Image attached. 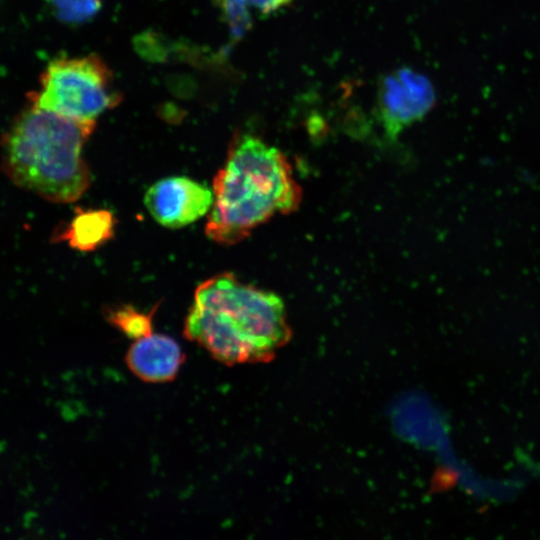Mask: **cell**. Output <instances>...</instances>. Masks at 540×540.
<instances>
[{
	"label": "cell",
	"instance_id": "obj_3",
	"mask_svg": "<svg viewBox=\"0 0 540 540\" xmlns=\"http://www.w3.org/2000/svg\"><path fill=\"white\" fill-rule=\"evenodd\" d=\"M95 121H80L29 101L3 138V167L12 182L48 201L77 200L90 184L83 147Z\"/></svg>",
	"mask_w": 540,
	"mask_h": 540
},
{
	"label": "cell",
	"instance_id": "obj_9",
	"mask_svg": "<svg viewBox=\"0 0 540 540\" xmlns=\"http://www.w3.org/2000/svg\"><path fill=\"white\" fill-rule=\"evenodd\" d=\"M155 308L149 313H144L136 308L123 305L108 309L107 320L122 333L132 339H140L152 332V318Z\"/></svg>",
	"mask_w": 540,
	"mask_h": 540
},
{
	"label": "cell",
	"instance_id": "obj_12",
	"mask_svg": "<svg viewBox=\"0 0 540 540\" xmlns=\"http://www.w3.org/2000/svg\"><path fill=\"white\" fill-rule=\"evenodd\" d=\"M272 1L275 4L276 8L279 9L282 6H285V5L289 4L293 0H272Z\"/></svg>",
	"mask_w": 540,
	"mask_h": 540
},
{
	"label": "cell",
	"instance_id": "obj_4",
	"mask_svg": "<svg viewBox=\"0 0 540 540\" xmlns=\"http://www.w3.org/2000/svg\"><path fill=\"white\" fill-rule=\"evenodd\" d=\"M33 104L80 120L95 121L120 102L113 75L97 55L61 57L40 75L39 89L29 94Z\"/></svg>",
	"mask_w": 540,
	"mask_h": 540
},
{
	"label": "cell",
	"instance_id": "obj_6",
	"mask_svg": "<svg viewBox=\"0 0 540 540\" xmlns=\"http://www.w3.org/2000/svg\"><path fill=\"white\" fill-rule=\"evenodd\" d=\"M144 203L162 226L180 228L208 213L213 191L185 176H172L155 182L146 192Z\"/></svg>",
	"mask_w": 540,
	"mask_h": 540
},
{
	"label": "cell",
	"instance_id": "obj_1",
	"mask_svg": "<svg viewBox=\"0 0 540 540\" xmlns=\"http://www.w3.org/2000/svg\"><path fill=\"white\" fill-rule=\"evenodd\" d=\"M205 231L214 242H240L278 214L293 212L302 191L287 157L250 134L237 135L213 180Z\"/></svg>",
	"mask_w": 540,
	"mask_h": 540
},
{
	"label": "cell",
	"instance_id": "obj_10",
	"mask_svg": "<svg viewBox=\"0 0 540 540\" xmlns=\"http://www.w3.org/2000/svg\"><path fill=\"white\" fill-rule=\"evenodd\" d=\"M231 37L238 41L253 24V11L249 0H216Z\"/></svg>",
	"mask_w": 540,
	"mask_h": 540
},
{
	"label": "cell",
	"instance_id": "obj_8",
	"mask_svg": "<svg viewBox=\"0 0 540 540\" xmlns=\"http://www.w3.org/2000/svg\"><path fill=\"white\" fill-rule=\"evenodd\" d=\"M114 227L110 211L80 210L57 237L77 250L92 251L112 237Z\"/></svg>",
	"mask_w": 540,
	"mask_h": 540
},
{
	"label": "cell",
	"instance_id": "obj_5",
	"mask_svg": "<svg viewBox=\"0 0 540 540\" xmlns=\"http://www.w3.org/2000/svg\"><path fill=\"white\" fill-rule=\"evenodd\" d=\"M436 103L430 79L409 68H397L384 76L377 87V115L389 139L426 116Z\"/></svg>",
	"mask_w": 540,
	"mask_h": 540
},
{
	"label": "cell",
	"instance_id": "obj_7",
	"mask_svg": "<svg viewBox=\"0 0 540 540\" xmlns=\"http://www.w3.org/2000/svg\"><path fill=\"white\" fill-rule=\"evenodd\" d=\"M183 361L179 344L170 336L156 333L137 339L126 355L129 369L152 383L174 379Z\"/></svg>",
	"mask_w": 540,
	"mask_h": 540
},
{
	"label": "cell",
	"instance_id": "obj_2",
	"mask_svg": "<svg viewBox=\"0 0 540 540\" xmlns=\"http://www.w3.org/2000/svg\"><path fill=\"white\" fill-rule=\"evenodd\" d=\"M184 335L216 359L239 363L271 355L287 340L289 328L278 295L222 273L196 288Z\"/></svg>",
	"mask_w": 540,
	"mask_h": 540
},
{
	"label": "cell",
	"instance_id": "obj_11",
	"mask_svg": "<svg viewBox=\"0 0 540 540\" xmlns=\"http://www.w3.org/2000/svg\"><path fill=\"white\" fill-rule=\"evenodd\" d=\"M55 16L67 23H81L92 18L101 7V0H46Z\"/></svg>",
	"mask_w": 540,
	"mask_h": 540
}]
</instances>
